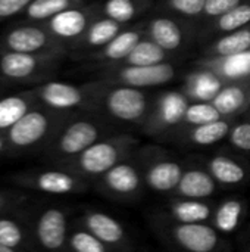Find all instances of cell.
Instances as JSON below:
<instances>
[{
  "instance_id": "40",
  "label": "cell",
  "mask_w": 250,
  "mask_h": 252,
  "mask_svg": "<svg viewBox=\"0 0 250 252\" xmlns=\"http://www.w3.org/2000/svg\"><path fill=\"white\" fill-rule=\"evenodd\" d=\"M3 152H9V146H7L6 134L0 133V154H3Z\"/></svg>"
},
{
  "instance_id": "31",
  "label": "cell",
  "mask_w": 250,
  "mask_h": 252,
  "mask_svg": "<svg viewBox=\"0 0 250 252\" xmlns=\"http://www.w3.org/2000/svg\"><path fill=\"white\" fill-rule=\"evenodd\" d=\"M250 22V4H239L220 16L218 27L222 31H239Z\"/></svg>"
},
{
  "instance_id": "32",
  "label": "cell",
  "mask_w": 250,
  "mask_h": 252,
  "mask_svg": "<svg viewBox=\"0 0 250 252\" xmlns=\"http://www.w3.org/2000/svg\"><path fill=\"white\" fill-rule=\"evenodd\" d=\"M24 229L15 220L0 217V245L9 248H19L24 245Z\"/></svg>"
},
{
  "instance_id": "14",
  "label": "cell",
  "mask_w": 250,
  "mask_h": 252,
  "mask_svg": "<svg viewBox=\"0 0 250 252\" xmlns=\"http://www.w3.org/2000/svg\"><path fill=\"white\" fill-rule=\"evenodd\" d=\"M184 173V168L180 162L171 161V159H162L152 162L146 171H144V183L149 189L159 192V193H168L177 189L181 176Z\"/></svg>"
},
{
  "instance_id": "24",
  "label": "cell",
  "mask_w": 250,
  "mask_h": 252,
  "mask_svg": "<svg viewBox=\"0 0 250 252\" xmlns=\"http://www.w3.org/2000/svg\"><path fill=\"white\" fill-rule=\"evenodd\" d=\"M230 131H231L230 124L224 120H218L203 126H196L190 133V139L194 145L211 146L222 140L225 136H228Z\"/></svg>"
},
{
  "instance_id": "38",
  "label": "cell",
  "mask_w": 250,
  "mask_h": 252,
  "mask_svg": "<svg viewBox=\"0 0 250 252\" xmlns=\"http://www.w3.org/2000/svg\"><path fill=\"white\" fill-rule=\"evenodd\" d=\"M239 4L240 0H206L205 13L208 16H221Z\"/></svg>"
},
{
  "instance_id": "3",
  "label": "cell",
  "mask_w": 250,
  "mask_h": 252,
  "mask_svg": "<svg viewBox=\"0 0 250 252\" xmlns=\"http://www.w3.org/2000/svg\"><path fill=\"white\" fill-rule=\"evenodd\" d=\"M0 52L62 55L63 43L59 41L43 22H19L9 27L0 37Z\"/></svg>"
},
{
  "instance_id": "35",
  "label": "cell",
  "mask_w": 250,
  "mask_h": 252,
  "mask_svg": "<svg viewBox=\"0 0 250 252\" xmlns=\"http://www.w3.org/2000/svg\"><path fill=\"white\" fill-rule=\"evenodd\" d=\"M230 142L236 149L250 152V123H242L231 128Z\"/></svg>"
},
{
  "instance_id": "28",
  "label": "cell",
  "mask_w": 250,
  "mask_h": 252,
  "mask_svg": "<svg viewBox=\"0 0 250 252\" xmlns=\"http://www.w3.org/2000/svg\"><path fill=\"white\" fill-rule=\"evenodd\" d=\"M68 247L72 252H109L108 245L85 229L71 233L68 238Z\"/></svg>"
},
{
  "instance_id": "15",
  "label": "cell",
  "mask_w": 250,
  "mask_h": 252,
  "mask_svg": "<svg viewBox=\"0 0 250 252\" xmlns=\"http://www.w3.org/2000/svg\"><path fill=\"white\" fill-rule=\"evenodd\" d=\"M217 185L218 183L208 170L189 168L184 170L174 195L187 199H208L217 192Z\"/></svg>"
},
{
  "instance_id": "34",
  "label": "cell",
  "mask_w": 250,
  "mask_h": 252,
  "mask_svg": "<svg viewBox=\"0 0 250 252\" xmlns=\"http://www.w3.org/2000/svg\"><path fill=\"white\" fill-rule=\"evenodd\" d=\"M106 13L109 18L124 22L134 15V6L131 0H109L106 3Z\"/></svg>"
},
{
  "instance_id": "37",
  "label": "cell",
  "mask_w": 250,
  "mask_h": 252,
  "mask_svg": "<svg viewBox=\"0 0 250 252\" xmlns=\"http://www.w3.org/2000/svg\"><path fill=\"white\" fill-rule=\"evenodd\" d=\"M169 4L177 10L184 15H199L205 12V4L206 0H169Z\"/></svg>"
},
{
  "instance_id": "25",
  "label": "cell",
  "mask_w": 250,
  "mask_h": 252,
  "mask_svg": "<svg viewBox=\"0 0 250 252\" xmlns=\"http://www.w3.org/2000/svg\"><path fill=\"white\" fill-rule=\"evenodd\" d=\"M165 59V49L155 41H140L128 55L127 62L131 66H150L162 63Z\"/></svg>"
},
{
  "instance_id": "41",
  "label": "cell",
  "mask_w": 250,
  "mask_h": 252,
  "mask_svg": "<svg viewBox=\"0 0 250 252\" xmlns=\"http://www.w3.org/2000/svg\"><path fill=\"white\" fill-rule=\"evenodd\" d=\"M0 252H18L16 248H9V247H3L0 245Z\"/></svg>"
},
{
  "instance_id": "8",
  "label": "cell",
  "mask_w": 250,
  "mask_h": 252,
  "mask_svg": "<svg viewBox=\"0 0 250 252\" xmlns=\"http://www.w3.org/2000/svg\"><path fill=\"white\" fill-rule=\"evenodd\" d=\"M169 239L184 252H215L220 235L208 223H175L168 229Z\"/></svg>"
},
{
  "instance_id": "18",
  "label": "cell",
  "mask_w": 250,
  "mask_h": 252,
  "mask_svg": "<svg viewBox=\"0 0 250 252\" xmlns=\"http://www.w3.org/2000/svg\"><path fill=\"white\" fill-rule=\"evenodd\" d=\"M214 208L206 199L177 198L169 205V216L175 223H208Z\"/></svg>"
},
{
  "instance_id": "12",
  "label": "cell",
  "mask_w": 250,
  "mask_h": 252,
  "mask_svg": "<svg viewBox=\"0 0 250 252\" xmlns=\"http://www.w3.org/2000/svg\"><path fill=\"white\" fill-rule=\"evenodd\" d=\"M81 221L85 230L93 233L109 248L122 250L128 247L124 226L112 216L100 211H87Z\"/></svg>"
},
{
  "instance_id": "16",
  "label": "cell",
  "mask_w": 250,
  "mask_h": 252,
  "mask_svg": "<svg viewBox=\"0 0 250 252\" xmlns=\"http://www.w3.org/2000/svg\"><path fill=\"white\" fill-rule=\"evenodd\" d=\"M175 69L169 63H158L150 66H127L121 72V80L131 87H150L161 86L171 81Z\"/></svg>"
},
{
  "instance_id": "19",
  "label": "cell",
  "mask_w": 250,
  "mask_h": 252,
  "mask_svg": "<svg viewBox=\"0 0 250 252\" xmlns=\"http://www.w3.org/2000/svg\"><path fill=\"white\" fill-rule=\"evenodd\" d=\"M245 213H246V204L242 199L228 198L214 210L211 219L212 226L218 233L230 235L240 227L245 219Z\"/></svg>"
},
{
  "instance_id": "13",
  "label": "cell",
  "mask_w": 250,
  "mask_h": 252,
  "mask_svg": "<svg viewBox=\"0 0 250 252\" xmlns=\"http://www.w3.org/2000/svg\"><path fill=\"white\" fill-rule=\"evenodd\" d=\"M146 96L137 87H119L106 99L108 111L121 121H137L146 111Z\"/></svg>"
},
{
  "instance_id": "27",
  "label": "cell",
  "mask_w": 250,
  "mask_h": 252,
  "mask_svg": "<svg viewBox=\"0 0 250 252\" xmlns=\"http://www.w3.org/2000/svg\"><path fill=\"white\" fill-rule=\"evenodd\" d=\"M250 49V31L249 30H239L222 37L215 44V52L221 56L231 58L246 53Z\"/></svg>"
},
{
  "instance_id": "30",
  "label": "cell",
  "mask_w": 250,
  "mask_h": 252,
  "mask_svg": "<svg viewBox=\"0 0 250 252\" xmlns=\"http://www.w3.org/2000/svg\"><path fill=\"white\" fill-rule=\"evenodd\" d=\"M212 103L221 112V115H228L243 106L245 93L239 87H225L214 97Z\"/></svg>"
},
{
  "instance_id": "17",
  "label": "cell",
  "mask_w": 250,
  "mask_h": 252,
  "mask_svg": "<svg viewBox=\"0 0 250 252\" xmlns=\"http://www.w3.org/2000/svg\"><path fill=\"white\" fill-rule=\"evenodd\" d=\"M37 103L38 100L32 90L1 96L0 97V133H6Z\"/></svg>"
},
{
  "instance_id": "33",
  "label": "cell",
  "mask_w": 250,
  "mask_h": 252,
  "mask_svg": "<svg viewBox=\"0 0 250 252\" xmlns=\"http://www.w3.org/2000/svg\"><path fill=\"white\" fill-rule=\"evenodd\" d=\"M186 103L180 97H171V100H165L162 106V121L167 126H174L178 121L184 120Z\"/></svg>"
},
{
  "instance_id": "42",
  "label": "cell",
  "mask_w": 250,
  "mask_h": 252,
  "mask_svg": "<svg viewBox=\"0 0 250 252\" xmlns=\"http://www.w3.org/2000/svg\"><path fill=\"white\" fill-rule=\"evenodd\" d=\"M1 83H3V81H1V80H0V84H1Z\"/></svg>"
},
{
  "instance_id": "6",
  "label": "cell",
  "mask_w": 250,
  "mask_h": 252,
  "mask_svg": "<svg viewBox=\"0 0 250 252\" xmlns=\"http://www.w3.org/2000/svg\"><path fill=\"white\" fill-rule=\"evenodd\" d=\"M12 182L22 189H32L50 195H69L87 189L85 179L65 168L24 171L12 177Z\"/></svg>"
},
{
  "instance_id": "26",
  "label": "cell",
  "mask_w": 250,
  "mask_h": 252,
  "mask_svg": "<svg viewBox=\"0 0 250 252\" xmlns=\"http://www.w3.org/2000/svg\"><path fill=\"white\" fill-rule=\"evenodd\" d=\"M140 43V35L136 31H124L119 32L111 43H108L103 49V56L111 61L127 59L133 49Z\"/></svg>"
},
{
  "instance_id": "39",
  "label": "cell",
  "mask_w": 250,
  "mask_h": 252,
  "mask_svg": "<svg viewBox=\"0 0 250 252\" xmlns=\"http://www.w3.org/2000/svg\"><path fill=\"white\" fill-rule=\"evenodd\" d=\"M21 202V198L19 196H15L13 193L10 192H4V190H0V214L1 213H6L9 210H12L15 205H18Z\"/></svg>"
},
{
  "instance_id": "43",
  "label": "cell",
  "mask_w": 250,
  "mask_h": 252,
  "mask_svg": "<svg viewBox=\"0 0 250 252\" xmlns=\"http://www.w3.org/2000/svg\"><path fill=\"white\" fill-rule=\"evenodd\" d=\"M249 58H250V52H249Z\"/></svg>"
},
{
  "instance_id": "29",
  "label": "cell",
  "mask_w": 250,
  "mask_h": 252,
  "mask_svg": "<svg viewBox=\"0 0 250 252\" xmlns=\"http://www.w3.org/2000/svg\"><path fill=\"white\" fill-rule=\"evenodd\" d=\"M221 112L215 108L214 103L208 102H200V103H193L187 106L186 114H184V121L192 124V126H203L208 123H214L221 120Z\"/></svg>"
},
{
  "instance_id": "20",
  "label": "cell",
  "mask_w": 250,
  "mask_h": 252,
  "mask_svg": "<svg viewBox=\"0 0 250 252\" xmlns=\"http://www.w3.org/2000/svg\"><path fill=\"white\" fill-rule=\"evenodd\" d=\"M206 170L211 173L215 182L222 186L242 185L248 177V170L240 162L225 155H217L211 158Z\"/></svg>"
},
{
  "instance_id": "4",
  "label": "cell",
  "mask_w": 250,
  "mask_h": 252,
  "mask_svg": "<svg viewBox=\"0 0 250 252\" xmlns=\"http://www.w3.org/2000/svg\"><path fill=\"white\" fill-rule=\"evenodd\" d=\"M60 55L0 52V80L4 84H31L44 80Z\"/></svg>"
},
{
  "instance_id": "1",
  "label": "cell",
  "mask_w": 250,
  "mask_h": 252,
  "mask_svg": "<svg viewBox=\"0 0 250 252\" xmlns=\"http://www.w3.org/2000/svg\"><path fill=\"white\" fill-rule=\"evenodd\" d=\"M60 127L62 120L59 111L37 103L4 133L9 152L18 154L41 146L46 148Z\"/></svg>"
},
{
  "instance_id": "22",
  "label": "cell",
  "mask_w": 250,
  "mask_h": 252,
  "mask_svg": "<svg viewBox=\"0 0 250 252\" xmlns=\"http://www.w3.org/2000/svg\"><path fill=\"white\" fill-rule=\"evenodd\" d=\"M150 37L158 46L165 50H175L181 44V30L180 27L168 19V18H158L150 22Z\"/></svg>"
},
{
  "instance_id": "9",
  "label": "cell",
  "mask_w": 250,
  "mask_h": 252,
  "mask_svg": "<svg viewBox=\"0 0 250 252\" xmlns=\"http://www.w3.org/2000/svg\"><path fill=\"white\" fill-rule=\"evenodd\" d=\"M38 103L53 111H69L85 103L87 93L84 89L62 81H46L32 89Z\"/></svg>"
},
{
  "instance_id": "23",
  "label": "cell",
  "mask_w": 250,
  "mask_h": 252,
  "mask_svg": "<svg viewBox=\"0 0 250 252\" xmlns=\"http://www.w3.org/2000/svg\"><path fill=\"white\" fill-rule=\"evenodd\" d=\"M119 34V22L112 18H105L91 22L83 35V41L90 47H102L111 43Z\"/></svg>"
},
{
  "instance_id": "5",
  "label": "cell",
  "mask_w": 250,
  "mask_h": 252,
  "mask_svg": "<svg viewBox=\"0 0 250 252\" xmlns=\"http://www.w3.org/2000/svg\"><path fill=\"white\" fill-rule=\"evenodd\" d=\"M100 137V128L90 120H75L60 127L46 146L49 159L63 165L78 157Z\"/></svg>"
},
{
  "instance_id": "21",
  "label": "cell",
  "mask_w": 250,
  "mask_h": 252,
  "mask_svg": "<svg viewBox=\"0 0 250 252\" xmlns=\"http://www.w3.org/2000/svg\"><path fill=\"white\" fill-rule=\"evenodd\" d=\"M80 1L81 0H34L22 16L29 22H46L60 12L78 6Z\"/></svg>"
},
{
  "instance_id": "36",
  "label": "cell",
  "mask_w": 250,
  "mask_h": 252,
  "mask_svg": "<svg viewBox=\"0 0 250 252\" xmlns=\"http://www.w3.org/2000/svg\"><path fill=\"white\" fill-rule=\"evenodd\" d=\"M34 0H0V22L22 15Z\"/></svg>"
},
{
  "instance_id": "2",
  "label": "cell",
  "mask_w": 250,
  "mask_h": 252,
  "mask_svg": "<svg viewBox=\"0 0 250 252\" xmlns=\"http://www.w3.org/2000/svg\"><path fill=\"white\" fill-rule=\"evenodd\" d=\"M131 148L130 139L97 140L74 159L62 165L83 179H99L112 167L124 161Z\"/></svg>"
},
{
  "instance_id": "7",
  "label": "cell",
  "mask_w": 250,
  "mask_h": 252,
  "mask_svg": "<svg viewBox=\"0 0 250 252\" xmlns=\"http://www.w3.org/2000/svg\"><path fill=\"white\" fill-rule=\"evenodd\" d=\"M143 180L136 165L121 161L99 177V190L113 199L131 201L141 195Z\"/></svg>"
},
{
  "instance_id": "10",
  "label": "cell",
  "mask_w": 250,
  "mask_h": 252,
  "mask_svg": "<svg viewBox=\"0 0 250 252\" xmlns=\"http://www.w3.org/2000/svg\"><path fill=\"white\" fill-rule=\"evenodd\" d=\"M35 238L49 252H60L68 245L66 214L60 208H47L35 223Z\"/></svg>"
},
{
  "instance_id": "11",
  "label": "cell",
  "mask_w": 250,
  "mask_h": 252,
  "mask_svg": "<svg viewBox=\"0 0 250 252\" xmlns=\"http://www.w3.org/2000/svg\"><path fill=\"white\" fill-rule=\"evenodd\" d=\"M43 24L59 41H72L81 38L88 30L91 25V13L85 7L75 6L52 16Z\"/></svg>"
}]
</instances>
